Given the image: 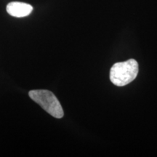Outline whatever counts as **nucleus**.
<instances>
[{"instance_id": "f257e3e1", "label": "nucleus", "mask_w": 157, "mask_h": 157, "mask_svg": "<svg viewBox=\"0 0 157 157\" xmlns=\"http://www.w3.org/2000/svg\"><path fill=\"white\" fill-rule=\"evenodd\" d=\"M138 71V63L134 59L117 63L110 71V79L116 86L122 87L135 80Z\"/></svg>"}, {"instance_id": "f03ea898", "label": "nucleus", "mask_w": 157, "mask_h": 157, "mask_svg": "<svg viewBox=\"0 0 157 157\" xmlns=\"http://www.w3.org/2000/svg\"><path fill=\"white\" fill-rule=\"evenodd\" d=\"M29 97L38 103L44 111L57 119H61L64 113L60 102L52 92L47 90H31Z\"/></svg>"}, {"instance_id": "7ed1b4c3", "label": "nucleus", "mask_w": 157, "mask_h": 157, "mask_svg": "<svg viewBox=\"0 0 157 157\" xmlns=\"http://www.w3.org/2000/svg\"><path fill=\"white\" fill-rule=\"evenodd\" d=\"M33 10V7L29 4L13 2L7 6V12L13 17H23L28 16Z\"/></svg>"}]
</instances>
